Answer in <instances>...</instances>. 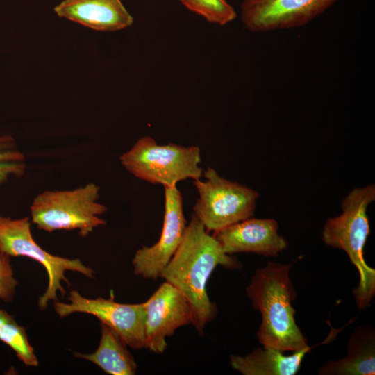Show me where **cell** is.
Instances as JSON below:
<instances>
[{
    "label": "cell",
    "instance_id": "obj_1",
    "mask_svg": "<svg viewBox=\"0 0 375 375\" xmlns=\"http://www.w3.org/2000/svg\"><path fill=\"white\" fill-rule=\"evenodd\" d=\"M222 265L240 268V262L224 252L214 235L192 214L181 243L162 273L161 278L178 289L189 302L192 325L203 333L206 325L217 315L216 305L206 291L213 270Z\"/></svg>",
    "mask_w": 375,
    "mask_h": 375
},
{
    "label": "cell",
    "instance_id": "obj_2",
    "mask_svg": "<svg viewBox=\"0 0 375 375\" xmlns=\"http://www.w3.org/2000/svg\"><path fill=\"white\" fill-rule=\"evenodd\" d=\"M290 266L269 262L258 269L247 288L253 307L261 314L256 335L263 347L297 351L308 345L294 319L292 301L296 292L290 278Z\"/></svg>",
    "mask_w": 375,
    "mask_h": 375
},
{
    "label": "cell",
    "instance_id": "obj_3",
    "mask_svg": "<svg viewBox=\"0 0 375 375\" xmlns=\"http://www.w3.org/2000/svg\"><path fill=\"white\" fill-rule=\"evenodd\" d=\"M374 199V185L354 188L342 203V213L328 219L322 231L324 243L346 252L358 269L360 280L353 294L359 309L367 307L375 294V270L363 257L369 233L367 209Z\"/></svg>",
    "mask_w": 375,
    "mask_h": 375
},
{
    "label": "cell",
    "instance_id": "obj_4",
    "mask_svg": "<svg viewBox=\"0 0 375 375\" xmlns=\"http://www.w3.org/2000/svg\"><path fill=\"white\" fill-rule=\"evenodd\" d=\"M122 166L135 177L165 187L186 179L197 180L203 174L201 150L197 146L158 144L144 136L119 158Z\"/></svg>",
    "mask_w": 375,
    "mask_h": 375
},
{
    "label": "cell",
    "instance_id": "obj_5",
    "mask_svg": "<svg viewBox=\"0 0 375 375\" xmlns=\"http://www.w3.org/2000/svg\"><path fill=\"white\" fill-rule=\"evenodd\" d=\"M99 199V187L92 183L72 190L43 192L31 204L32 222L49 233L78 229L85 237L106 224L99 215L108 209Z\"/></svg>",
    "mask_w": 375,
    "mask_h": 375
},
{
    "label": "cell",
    "instance_id": "obj_6",
    "mask_svg": "<svg viewBox=\"0 0 375 375\" xmlns=\"http://www.w3.org/2000/svg\"><path fill=\"white\" fill-rule=\"evenodd\" d=\"M205 180H194L199 197L194 215L209 231H218L251 217L259 194L253 189L221 176L208 167Z\"/></svg>",
    "mask_w": 375,
    "mask_h": 375
},
{
    "label": "cell",
    "instance_id": "obj_7",
    "mask_svg": "<svg viewBox=\"0 0 375 375\" xmlns=\"http://www.w3.org/2000/svg\"><path fill=\"white\" fill-rule=\"evenodd\" d=\"M0 252L10 256H26L38 261L46 269L48 285L39 298L38 306L44 310L50 301H57V292L62 295L66 291L62 281L69 284L65 274L67 271L77 272L88 278H94L92 269L76 259H69L52 255L44 250L34 240L29 218L12 219L0 215Z\"/></svg>",
    "mask_w": 375,
    "mask_h": 375
},
{
    "label": "cell",
    "instance_id": "obj_8",
    "mask_svg": "<svg viewBox=\"0 0 375 375\" xmlns=\"http://www.w3.org/2000/svg\"><path fill=\"white\" fill-rule=\"evenodd\" d=\"M68 299V303L54 302L55 310L60 317L74 312L92 315L117 333L127 346L134 349L144 348L146 315L143 303L130 304L100 297L88 299L76 290L70 292Z\"/></svg>",
    "mask_w": 375,
    "mask_h": 375
},
{
    "label": "cell",
    "instance_id": "obj_9",
    "mask_svg": "<svg viewBox=\"0 0 375 375\" xmlns=\"http://www.w3.org/2000/svg\"><path fill=\"white\" fill-rule=\"evenodd\" d=\"M165 188V213L160 238L152 246H142L132 260L134 273L145 279L156 280L181 243L187 222L183 197L177 186Z\"/></svg>",
    "mask_w": 375,
    "mask_h": 375
},
{
    "label": "cell",
    "instance_id": "obj_10",
    "mask_svg": "<svg viewBox=\"0 0 375 375\" xmlns=\"http://www.w3.org/2000/svg\"><path fill=\"white\" fill-rule=\"evenodd\" d=\"M338 0H243L241 19L251 32L264 33L304 26Z\"/></svg>",
    "mask_w": 375,
    "mask_h": 375
},
{
    "label": "cell",
    "instance_id": "obj_11",
    "mask_svg": "<svg viewBox=\"0 0 375 375\" xmlns=\"http://www.w3.org/2000/svg\"><path fill=\"white\" fill-rule=\"evenodd\" d=\"M143 305L146 315L144 348L151 352L163 353L167 338L177 328L192 324V310L187 299L166 281Z\"/></svg>",
    "mask_w": 375,
    "mask_h": 375
},
{
    "label": "cell",
    "instance_id": "obj_12",
    "mask_svg": "<svg viewBox=\"0 0 375 375\" xmlns=\"http://www.w3.org/2000/svg\"><path fill=\"white\" fill-rule=\"evenodd\" d=\"M278 229V223L273 219L249 217L216 231L213 235L230 255L247 252L277 256L288 245Z\"/></svg>",
    "mask_w": 375,
    "mask_h": 375
},
{
    "label": "cell",
    "instance_id": "obj_13",
    "mask_svg": "<svg viewBox=\"0 0 375 375\" xmlns=\"http://www.w3.org/2000/svg\"><path fill=\"white\" fill-rule=\"evenodd\" d=\"M58 16L100 31H115L133 23L121 0H63L53 8Z\"/></svg>",
    "mask_w": 375,
    "mask_h": 375
},
{
    "label": "cell",
    "instance_id": "obj_14",
    "mask_svg": "<svg viewBox=\"0 0 375 375\" xmlns=\"http://www.w3.org/2000/svg\"><path fill=\"white\" fill-rule=\"evenodd\" d=\"M310 347L285 355L278 349L264 347L244 356L231 355L232 367L243 375H294Z\"/></svg>",
    "mask_w": 375,
    "mask_h": 375
},
{
    "label": "cell",
    "instance_id": "obj_15",
    "mask_svg": "<svg viewBox=\"0 0 375 375\" xmlns=\"http://www.w3.org/2000/svg\"><path fill=\"white\" fill-rule=\"evenodd\" d=\"M322 375H374L375 374V333L373 327L357 328L351 335L347 356L329 361L318 371Z\"/></svg>",
    "mask_w": 375,
    "mask_h": 375
},
{
    "label": "cell",
    "instance_id": "obj_16",
    "mask_svg": "<svg viewBox=\"0 0 375 375\" xmlns=\"http://www.w3.org/2000/svg\"><path fill=\"white\" fill-rule=\"evenodd\" d=\"M101 337L97 350L90 354L75 353L74 356L90 361L112 375H133L137 364L126 344L112 328L101 323Z\"/></svg>",
    "mask_w": 375,
    "mask_h": 375
},
{
    "label": "cell",
    "instance_id": "obj_17",
    "mask_svg": "<svg viewBox=\"0 0 375 375\" xmlns=\"http://www.w3.org/2000/svg\"><path fill=\"white\" fill-rule=\"evenodd\" d=\"M0 340L16 353L18 358L28 367H37L38 360L30 344L26 330L13 316L0 309Z\"/></svg>",
    "mask_w": 375,
    "mask_h": 375
},
{
    "label": "cell",
    "instance_id": "obj_18",
    "mask_svg": "<svg viewBox=\"0 0 375 375\" xmlns=\"http://www.w3.org/2000/svg\"><path fill=\"white\" fill-rule=\"evenodd\" d=\"M190 11L208 22L224 26L237 17L234 8L226 0H179Z\"/></svg>",
    "mask_w": 375,
    "mask_h": 375
},
{
    "label": "cell",
    "instance_id": "obj_19",
    "mask_svg": "<svg viewBox=\"0 0 375 375\" xmlns=\"http://www.w3.org/2000/svg\"><path fill=\"white\" fill-rule=\"evenodd\" d=\"M25 157L11 135H0V185L25 172Z\"/></svg>",
    "mask_w": 375,
    "mask_h": 375
},
{
    "label": "cell",
    "instance_id": "obj_20",
    "mask_svg": "<svg viewBox=\"0 0 375 375\" xmlns=\"http://www.w3.org/2000/svg\"><path fill=\"white\" fill-rule=\"evenodd\" d=\"M10 256L0 252V299L10 302L16 292L17 281L14 277Z\"/></svg>",
    "mask_w": 375,
    "mask_h": 375
}]
</instances>
